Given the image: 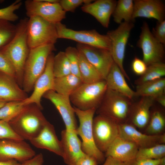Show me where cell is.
I'll return each instance as SVG.
<instances>
[{
    "label": "cell",
    "instance_id": "43",
    "mask_svg": "<svg viewBox=\"0 0 165 165\" xmlns=\"http://www.w3.org/2000/svg\"><path fill=\"white\" fill-rule=\"evenodd\" d=\"M160 159L146 160L135 158L128 161L123 162V165H158Z\"/></svg>",
    "mask_w": 165,
    "mask_h": 165
},
{
    "label": "cell",
    "instance_id": "23",
    "mask_svg": "<svg viewBox=\"0 0 165 165\" xmlns=\"http://www.w3.org/2000/svg\"><path fill=\"white\" fill-rule=\"evenodd\" d=\"M134 143L119 135L105 152V157H111L124 162L135 158L138 149Z\"/></svg>",
    "mask_w": 165,
    "mask_h": 165
},
{
    "label": "cell",
    "instance_id": "20",
    "mask_svg": "<svg viewBox=\"0 0 165 165\" xmlns=\"http://www.w3.org/2000/svg\"><path fill=\"white\" fill-rule=\"evenodd\" d=\"M29 141L37 148L46 149L62 156V149L61 141L57 138L53 126L48 121L38 134Z\"/></svg>",
    "mask_w": 165,
    "mask_h": 165
},
{
    "label": "cell",
    "instance_id": "36",
    "mask_svg": "<svg viewBox=\"0 0 165 165\" xmlns=\"http://www.w3.org/2000/svg\"><path fill=\"white\" fill-rule=\"evenodd\" d=\"M22 5L21 0H16L8 6L0 9V20L14 22L18 20L19 17L15 12L19 9Z\"/></svg>",
    "mask_w": 165,
    "mask_h": 165
},
{
    "label": "cell",
    "instance_id": "47",
    "mask_svg": "<svg viewBox=\"0 0 165 165\" xmlns=\"http://www.w3.org/2000/svg\"><path fill=\"white\" fill-rule=\"evenodd\" d=\"M155 101H156L159 104L163 107H165V94H163L155 99Z\"/></svg>",
    "mask_w": 165,
    "mask_h": 165
},
{
    "label": "cell",
    "instance_id": "5",
    "mask_svg": "<svg viewBox=\"0 0 165 165\" xmlns=\"http://www.w3.org/2000/svg\"><path fill=\"white\" fill-rule=\"evenodd\" d=\"M73 107L79 121V125L76 131L82 140V151L85 154L95 158L98 163H103L105 159V154L97 147L93 134L92 123L96 109L82 110Z\"/></svg>",
    "mask_w": 165,
    "mask_h": 165
},
{
    "label": "cell",
    "instance_id": "8",
    "mask_svg": "<svg viewBox=\"0 0 165 165\" xmlns=\"http://www.w3.org/2000/svg\"><path fill=\"white\" fill-rule=\"evenodd\" d=\"M58 38L74 41L78 43L110 50L111 42L108 36L100 34L96 30H75L60 22L55 24Z\"/></svg>",
    "mask_w": 165,
    "mask_h": 165
},
{
    "label": "cell",
    "instance_id": "11",
    "mask_svg": "<svg viewBox=\"0 0 165 165\" xmlns=\"http://www.w3.org/2000/svg\"><path fill=\"white\" fill-rule=\"evenodd\" d=\"M141 29L137 46L142 51L143 61L147 66L164 62V46L155 38L146 22H144Z\"/></svg>",
    "mask_w": 165,
    "mask_h": 165
},
{
    "label": "cell",
    "instance_id": "16",
    "mask_svg": "<svg viewBox=\"0 0 165 165\" xmlns=\"http://www.w3.org/2000/svg\"><path fill=\"white\" fill-rule=\"evenodd\" d=\"M119 135L135 144L138 148H145L159 144H165V134L151 135L142 133L131 124L118 123Z\"/></svg>",
    "mask_w": 165,
    "mask_h": 165
},
{
    "label": "cell",
    "instance_id": "32",
    "mask_svg": "<svg viewBox=\"0 0 165 165\" xmlns=\"http://www.w3.org/2000/svg\"><path fill=\"white\" fill-rule=\"evenodd\" d=\"M53 71L55 78H59L71 74L70 65L64 52L60 51L54 55Z\"/></svg>",
    "mask_w": 165,
    "mask_h": 165
},
{
    "label": "cell",
    "instance_id": "34",
    "mask_svg": "<svg viewBox=\"0 0 165 165\" xmlns=\"http://www.w3.org/2000/svg\"><path fill=\"white\" fill-rule=\"evenodd\" d=\"M165 156V144H159L145 148H139L136 158L146 160H159Z\"/></svg>",
    "mask_w": 165,
    "mask_h": 165
},
{
    "label": "cell",
    "instance_id": "6",
    "mask_svg": "<svg viewBox=\"0 0 165 165\" xmlns=\"http://www.w3.org/2000/svg\"><path fill=\"white\" fill-rule=\"evenodd\" d=\"M107 89L105 79L92 83H83L70 95V100L74 106L80 110H97Z\"/></svg>",
    "mask_w": 165,
    "mask_h": 165
},
{
    "label": "cell",
    "instance_id": "7",
    "mask_svg": "<svg viewBox=\"0 0 165 165\" xmlns=\"http://www.w3.org/2000/svg\"><path fill=\"white\" fill-rule=\"evenodd\" d=\"M27 37L30 49L46 44H54L58 39L55 24L37 16L28 18Z\"/></svg>",
    "mask_w": 165,
    "mask_h": 165
},
{
    "label": "cell",
    "instance_id": "40",
    "mask_svg": "<svg viewBox=\"0 0 165 165\" xmlns=\"http://www.w3.org/2000/svg\"><path fill=\"white\" fill-rule=\"evenodd\" d=\"M0 71L16 79L15 72L13 66L7 57L0 52Z\"/></svg>",
    "mask_w": 165,
    "mask_h": 165
},
{
    "label": "cell",
    "instance_id": "44",
    "mask_svg": "<svg viewBox=\"0 0 165 165\" xmlns=\"http://www.w3.org/2000/svg\"><path fill=\"white\" fill-rule=\"evenodd\" d=\"M98 164L95 158L85 154L79 160L75 165H97Z\"/></svg>",
    "mask_w": 165,
    "mask_h": 165
},
{
    "label": "cell",
    "instance_id": "24",
    "mask_svg": "<svg viewBox=\"0 0 165 165\" xmlns=\"http://www.w3.org/2000/svg\"><path fill=\"white\" fill-rule=\"evenodd\" d=\"M28 97L15 78L0 71V99L6 102L22 101Z\"/></svg>",
    "mask_w": 165,
    "mask_h": 165
},
{
    "label": "cell",
    "instance_id": "29",
    "mask_svg": "<svg viewBox=\"0 0 165 165\" xmlns=\"http://www.w3.org/2000/svg\"><path fill=\"white\" fill-rule=\"evenodd\" d=\"M165 78L148 82L137 85L135 96H148L155 99L165 93Z\"/></svg>",
    "mask_w": 165,
    "mask_h": 165
},
{
    "label": "cell",
    "instance_id": "10",
    "mask_svg": "<svg viewBox=\"0 0 165 165\" xmlns=\"http://www.w3.org/2000/svg\"><path fill=\"white\" fill-rule=\"evenodd\" d=\"M92 129L94 141L98 149L105 152L119 135L118 123L105 116L97 114L94 118Z\"/></svg>",
    "mask_w": 165,
    "mask_h": 165
},
{
    "label": "cell",
    "instance_id": "3",
    "mask_svg": "<svg viewBox=\"0 0 165 165\" xmlns=\"http://www.w3.org/2000/svg\"><path fill=\"white\" fill-rule=\"evenodd\" d=\"M55 50L48 44L30 49L24 69L22 88L27 93L33 90L35 82L45 68L48 58Z\"/></svg>",
    "mask_w": 165,
    "mask_h": 165
},
{
    "label": "cell",
    "instance_id": "33",
    "mask_svg": "<svg viewBox=\"0 0 165 165\" xmlns=\"http://www.w3.org/2000/svg\"><path fill=\"white\" fill-rule=\"evenodd\" d=\"M26 105L23 101L7 102L0 109V120L8 123L17 116Z\"/></svg>",
    "mask_w": 165,
    "mask_h": 165
},
{
    "label": "cell",
    "instance_id": "21",
    "mask_svg": "<svg viewBox=\"0 0 165 165\" xmlns=\"http://www.w3.org/2000/svg\"><path fill=\"white\" fill-rule=\"evenodd\" d=\"M165 7L160 0H135L134 1V20L137 17L152 18L160 22L164 20Z\"/></svg>",
    "mask_w": 165,
    "mask_h": 165
},
{
    "label": "cell",
    "instance_id": "48",
    "mask_svg": "<svg viewBox=\"0 0 165 165\" xmlns=\"http://www.w3.org/2000/svg\"><path fill=\"white\" fill-rule=\"evenodd\" d=\"M21 163L15 160L5 161H0V165H21Z\"/></svg>",
    "mask_w": 165,
    "mask_h": 165
},
{
    "label": "cell",
    "instance_id": "4",
    "mask_svg": "<svg viewBox=\"0 0 165 165\" xmlns=\"http://www.w3.org/2000/svg\"><path fill=\"white\" fill-rule=\"evenodd\" d=\"M133 103L132 100L126 96L107 88L96 112L112 119L118 123H126Z\"/></svg>",
    "mask_w": 165,
    "mask_h": 165
},
{
    "label": "cell",
    "instance_id": "27",
    "mask_svg": "<svg viewBox=\"0 0 165 165\" xmlns=\"http://www.w3.org/2000/svg\"><path fill=\"white\" fill-rule=\"evenodd\" d=\"M83 83L80 78L71 74L59 78H55L54 91L69 97Z\"/></svg>",
    "mask_w": 165,
    "mask_h": 165
},
{
    "label": "cell",
    "instance_id": "22",
    "mask_svg": "<svg viewBox=\"0 0 165 165\" xmlns=\"http://www.w3.org/2000/svg\"><path fill=\"white\" fill-rule=\"evenodd\" d=\"M117 2L115 0H97L84 5L81 9L83 12L94 16L102 26L107 28Z\"/></svg>",
    "mask_w": 165,
    "mask_h": 165
},
{
    "label": "cell",
    "instance_id": "46",
    "mask_svg": "<svg viewBox=\"0 0 165 165\" xmlns=\"http://www.w3.org/2000/svg\"><path fill=\"white\" fill-rule=\"evenodd\" d=\"M102 165H123V162L111 157H106Z\"/></svg>",
    "mask_w": 165,
    "mask_h": 165
},
{
    "label": "cell",
    "instance_id": "30",
    "mask_svg": "<svg viewBox=\"0 0 165 165\" xmlns=\"http://www.w3.org/2000/svg\"><path fill=\"white\" fill-rule=\"evenodd\" d=\"M133 12L134 1L119 0L117 1L112 14L114 21L119 24L123 22V21L134 22V20L133 18Z\"/></svg>",
    "mask_w": 165,
    "mask_h": 165
},
{
    "label": "cell",
    "instance_id": "50",
    "mask_svg": "<svg viewBox=\"0 0 165 165\" xmlns=\"http://www.w3.org/2000/svg\"><path fill=\"white\" fill-rule=\"evenodd\" d=\"M7 102L0 99V109Z\"/></svg>",
    "mask_w": 165,
    "mask_h": 165
},
{
    "label": "cell",
    "instance_id": "26",
    "mask_svg": "<svg viewBox=\"0 0 165 165\" xmlns=\"http://www.w3.org/2000/svg\"><path fill=\"white\" fill-rule=\"evenodd\" d=\"M154 105L151 108L149 120L144 133L151 135H161L165 133V114L161 108Z\"/></svg>",
    "mask_w": 165,
    "mask_h": 165
},
{
    "label": "cell",
    "instance_id": "38",
    "mask_svg": "<svg viewBox=\"0 0 165 165\" xmlns=\"http://www.w3.org/2000/svg\"><path fill=\"white\" fill-rule=\"evenodd\" d=\"M5 139L24 140L15 133L8 122L0 120V140Z\"/></svg>",
    "mask_w": 165,
    "mask_h": 165
},
{
    "label": "cell",
    "instance_id": "25",
    "mask_svg": "<svg viewBox=\"0 0 165 165\" xmlns=\"http://www.w3.org/2000/svg\"><path fill=\"white\" fill-rule=\"evenodd\" d=\"M105 80L108 89L119 93L131 100L135 96V91L129 86L124 75L114 62Z\"/></svg>",
    "mask_w": 165,
    "mask_h": 165
},
{
    "label": "cell",
    "instance_id": "12",
    "mask_svg": "<svg viewBox=\"0 0 165 165\" xmlns=\"http://www.w3.org/2000/svg\"><path fill=\"white\" fill-rule=\"evenodd\" d=\"M24 5L26 14L28 18L39 16L55 24L66 18V12L59 2L53 3L43 0H27L25 1Z\"/></svg>",
    "mask_w": 165,
    "mask_h": 165
},
{
    "label": "cell",
    "instance_id": "17",
    "mask_svg": "<svg viewBox=\"0 0 165 165\" xmlns=\"http://www.w3.org/2000/svg\"><path fill=\"white\" fill-rule=\"evenodd\" d=\"M60 140L62 149V157L67 165H75L85 154L82 151V142L76 130L65 129L61 132Z\"/></svg>",
    "mask_w": 165,
    "mask_h": 165
},
{
    "label": "cell",
    "instance_id": "9",
    "mask_svg": "<svg viewBox=\"0 0 165 165\" xmlns=\"http://www.w3.org/2000/svg\"><path fill=\"white\" fill-rule=\"evenodd\" d=\"M134 26V22L123 21L116 29L108 31L106 34L110 40V51L113 61L129 80L130 79L124 68L123 63L126 45Z\"/></svg>",
    "mask_w": 165,
    "mask_h": 165
},
{
    "label": "cell",
    "instance_id": "49",
    "mask_svg": "<svg viewBox=\"0 0 165 165\" xmlns=\"http://www.w3.org/2000/svg\"><path fill=\"white\" fill-rule=\"evenodd\" d=\"M158 165H165V156L160 159Z\"/></svg>",
    "mask_w": 165,
    "mask_h": 165
},
{
    "label": "cell",
    "instance_id": "1",
    "mask_svg": "<svg viewBox=\"0 0 165 165\" xmlns=\"http://www.w3.org/2000/svg\"><path fill=\"white\" fill-rule=\"evenodd\" d=\"M28 18L21 19L16 25L15 34L10 41L0 52L10 61L15 70L16 80L22 88L25 64L30 49L27 37Z\"/></svg>",
    "mask_w": 165,
    "mask_h": 165
},
{
    "label": "cell",
    "instance_id": "28",
    "mask_svg": "<svg viewBox=\"0 0 165 165\" xmlns=\"http://www.w3.org/2000/svg\"><path fill=\"white\" fill-rule=\"evenodd\" d=\"M77 50L80 76L83 83H92L104 79L82 53Z\"/></svg>",
    "mask_w": 165,
    "mask_h": 165
},
{
    "label": "cell",
    "instance_id": "37",
    "mask_svg": "<svg viewBox=\"0 0 165 165\" xmlns=\"http://www.w3.org/2000/svg\"><path fill=\"white\" fill-rule=\"evenodd\" d=\"M64 52L68 61L71 73L80 78L77 48L68 46Z\"/></svg>",
    "mask_w": 165,
    "mask_h": 165
},
{
    "label": "cell",
    "instance_id": "19",
    "mask_svg": "<svg viewBox=\"0 0 165 165\" xmlns=\"http://www.w3.org/2000/svg\"><path fill=\"white\" fill-rule=\"evenodd\" d=\"M155 98L148 96L141 97L137 101L133 103L127 121L136 128L145 129L148 123L152 108Z\"/></svg>",
    "mask_w": 165,
    "mask_h": 165
},
{
    "label": "cell",
    "instance_id": "31",
    "mask_svg": "<svg viewBox=\"0 0 165 165\" xmlns=\"http://www.w3.org/2000/svg\"><path fill=\"white\" fill-rule=\"evenodd\" d=\"M165 75V64L164 62L155 63L147 66L145 73L135 80L138 85L144 83L158 79Z\"/></svg>",
    "mask_w": 165,
    "mask_h": 165
},
{
    "label": "cell",
    "instance_id": "14",
    "mask_svg": "<svg viewBox=\"0 0 165 165\" xmlns=\"http://www.w3.org/2000/svg\"><path fill=\"white\" fill-rule=\"evenodd\" d=\"M35 151L24 140H0V161L15 160L21 163L33 157Z\"/></svg>",
    "mask_w": 165,
    "mask_h": 165
},
{
    "label": "cell",
    "instance_id": "13",
    "mask_svg": "<svg viewBox=\"0 0 165 165\" xmlns=\"http://www.w3.org/2000/svg\"><path fill=\"white\" fill-rule=\"evenodd\" d=\"M76 48L105 80L114 62L110 50L79 43Z\"/></svg>",
    "mask_w": 165,
    "mask_h": 165
},
{
    "label": "cell",
    "instance_id": "2",
    "mask_svg": "<svg viewBox=\"0 0 165 165\" xmlns=\"http://www.w3.org/2000/svg\"><path fill=\"white\" fill-rule=\"evenodd\" d=\"M42 110L35 104L27 105L8 123L18 136L30 141L38 134L48 121Z\"/></svg>",
    "mask_w": 165,
    "mask_h": 165
},
{
    "label": "cell",
    "instance_id": "18",
    "mask_svg": "<svg viewBox=\"0 0 165 165\" xmlns=\"http://www.w3.org/2000/svg\"><path fill=\"white\" fill-rule=\"evenodd\" d=\"M42 97L50 100L55 106L61 116L65 129H77L78 127L75 113L69 97L60 94L53 90L47 91Z\"/></svg>",
    "mask_w": 165,
    "mask_h": 165
},
{
    "label": "cell",
    "instance_id": "41",
    "mask_svg": "<svg viewBox=\"0 0 165 165\" xmlns=\"http://www.w3.org/2000/svg\"><path fill=\"white\" fill-rule=\"evenodd\" d=\"M153 35L155 38L163 45H165V20L157 21V24L153 28Z\"/></svg>",
    "mask_w": 165,
    "mask_h": 165
},
{
    "label": "cell",
    "instance_id": "45",
    "mask_svg": "<svg viewBox=\"0 0 165 165\" xmlns=\"http://www.w3.org/2000/svg\"><path fill=\"white\" fill-rule=\"evenodd\" d=\"M43 156L42 153L36 155L32 158L21 163V165H43Z\"/></svg>",
    "mask_w": 165,
    "mask_h": 165
},
{
    "label": "cell",
    "instance_id": "42",
    "mask_svg": "<svg viewBox=\"0 0 165 165\" xmlns=\"http://www.w3.org/2000/svg\"><path fill=\"white\" fill-rule=\"evenodd\" d=\"M131 68L135 74L141 76L145 72L147 66L143 60L135 57L132 61Z\"/></svg>",
    "mask_w": 165,
    "mask_h": 165
},
{
    "label": "cell",
    "instance_id": "15",
    "mask_svg": "<svg viewBox=\"0 0 165 165\" xmlns=\"http://www.w3.org/2000/svg\"><path fill=\"white\" fill-rule=\"evenodd\" d=\"M54 56L53 52L49 55L44 71L35 82L32 93L30 96L23 101L25 105L35 104L42 109V97L47 91L54 90L55 78L53 71V63Z\"/></svg>",
    "mask_w": 165,
    "mask_h": 165
},
{
    "label": "cell",
    "instance_id": "35",
    "mask_svg": "<svg viewBox=\"0 0 165 165\" xmlns=\"http://www.w3.org/2000/svg\"><path fill=\"white\" fill-rule=\"evenodd\" d=\"M16 30V25L9 21L0 20V51L12 40Z\"/></svg>",
    "mask_w": 165,
    "mask_h": 165
},
{
    "label": "cell",
    "instance_id": "39",
    "mask_svg": "<svg viewBox=\"0 0 165 165\" xmlns=\"http://www.w3.org/2000/svg\"><path fill=\"white\" fill-rule=\"evenodd\" d=\"M91 0H61L59 3L63 9L66 12H74L75 9L83 3L86 4L92 2Z\"/></svg>",
    "mask_w": 165,
    "mask_h": 165
}]
</instances>
